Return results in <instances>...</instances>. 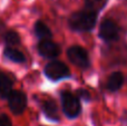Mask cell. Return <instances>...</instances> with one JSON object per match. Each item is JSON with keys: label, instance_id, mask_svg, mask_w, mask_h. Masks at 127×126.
Here are the masks:
<instances>
[{"label": "cell", "instance_id": "obj_1", "mask_svg": "<svg viewBox=\"0 0 127 126\" xmlns=\"http://www.w3.org/2000/svg\"><path fill=\"white\" fill-rule=\"evenodd\" d=\"M97 12L90 9H84L71 13L68 18V26L74 31H89L96 25Z\"/></svg>", "mask_w": 127, "mask_h": 126}, {"label": "cell", "instance_id": "obj_2", "mask_svg": "<svg viewBox=\"0 0 127 126\" xmlns=\"http://www.w3.org/2000/svg\"><path fill=\"white\" fill-rule=\"evenodd\" d=\"M60 103H62L63 113L70 120L78 117L79 114L81 113L80 100L70 92L64 91L60 93Z\"/></svg>", "mask_w": 127, "mask_h": 126}, {"label": "cell", "instance_id": "obj_3", "mask_svg": "<svg viewBox=\"0 0 127 126\" xmlns=\"http://www.w3.org/2000/svg\"><path fill=\"white\" fill-rule=\"evenodd\" d=\"M44 75L51 82H58L70 77V70L65 63L60 60H51L44 67Z\"/></svg>", "mask_w": 127, "mask_h": 126}, {"label": "cell", "instance_id": "obj_4", "mask_svg": "<svg viewBox=\"0 0 127 126\" xmlns=\"http://www.w3.org/2000/svg\"><path fill=\"white\" fill-rule=\"evenodd\" d=\"M7 99H8V107L12 114L22 115L25 113L27 105H28V99H27V95L24 92L13 89Z\"/></svg>", "mask_w": 127, "mask_h": 126}, {"label": "cell", "instance_id": "obj_5", "mask_svg": "<svg viewBox=\"0 0 127 126\" xmlns=\"http://www.w3.org/2000/svg\"><path fill=\"white\" fill-rule=\"evenodd\" d=\"M67 57L71 64H74L79 68H87L90 64L87 50L77 45L69 47L67 49Z\"/></svg>", "mask_w": 127, "mask_h": 126}, {"label": "cell", "instance_id": "obj_6", "mask_svg": "<svg viewBox=\"0 0 127 126\" xmlns=\"http://www.w3.org/2000/svg\"><path fill=\"white\" fill-rule=\"evenodd\" d=\"M37 51L41 57L48 59H55L62 53L59 45L51 39H40L37 44Z\"/></svg>", "mask_w": 127, "mask_h": 126}, {"label": "cell", "instance_id": "obj_7", "mask_svg": "<svg viewBox=\"0 0 127 126\" xmlns=\"http://www.w3.org/2000/svg\"><path fill=\"white\" fill-rule=\"evenodd\" d=\"M119 28L113 20L105 19L99 27V36L105 41H114L118 38Z\"/></svg>", "mask_w": 127, "mask_h": 126}, {"label": "cell", "instance_id": "obj_8", "mask_svg": "<svg viewBox=\"0 0 127 126\" xmlns=\"http://www.w3.org/2000/svg\"><path fill=\"white\" fill-rule=\"evenodd\" d=\"M40 108H41L44 116L48 121H51V122L55 123H58L60 121L59 109H58L57 103L54 99H51V98L44 99L41 102V104H40Z\"/></svg>", "mask_w": 127, "mask_h": 126}, {"label": "cell", "instance_id": "obj_9", "mask_svg": "<svg viewBox=\"0 0 127 126\" xmlns=\"http://www.w3.org/2000/svg\"><path fill=\"white\" fill-rule=\"evenodd\" d=\"M13 91V80L8 74L0 71V98L7 99Z\"/></svg>", "mask_w": 127, "mask_h": 126}, {"label": "cell", "instance_id": "obj_10", "mask_svg": "<svg viewBox=\"0 0 127 126\" xmlns=\"http://www.w3.org/2000/svg\"><path fill=\"white\" fill-rule=\"evenodd\" d=\"M2 55H3V57L6 59H8L11 63H15V64H24V63H26L25 54L12 46L4 47L3 51H2Z\"/></svg>", "mask_w": 127, "mask_h": 126}, {"label": "cell", "instance_id": "obj_11", "mask_svg": "<svg viewBox=\"0 0 127 126\" xmlns=\"http://www.w3.org/2000/svg\"><path fill=\"white\" fill-rule=\"evenodd\" d=\"M33 33L38 39H51L53 31L42 20H37L33 25Z\"/></svg>", "mask_w": 127, "mask_h": 126}, {"label": "cell", "instance_id": "obj_12", "mask_svg": "<svg viewBox=\"0 0 127 126\" xmlns=\"http://www.w3.org/2000/svg\"><path fill=\"white\" fill-rule=\"evenodd\" d=\"M124 82V77L123 74L119 73V71H116V73H113L112 75L109 76L107 82V89L110 92H116L118 91L122 87Z\"/></svg>", "mask_w": 127, "mask_h": 126}, {"label": "cell", "instance_id": "obj_13", "mask_svg": "<svg viewBox=\"0 0 127 126\" xmlns=\"http://www.w3.org/2000/svg\"><path fill=\"white\" fill-rule=\"evenodd\" d=\"M2 40L6 46H18L21 44L19 32L15 30H6L2 33Z\"/></svg>", "mask_w": 127, "mask_h": 126}, {"label": "cell", "instance_id": "obj_14", "mask_svg": "<svg viewBox=\"0 0 127 126\" xmlns=\"http://www.w3.org/2000/svg\"><path fill=\"white\" fill-rule=\"evenodd\" d=\"M85 3L87 9H90V10H94L97 12V10L100 9L106 3V0H85Z\"/></svg>", "mask_w": 127, "mask_h": 126}, {"label": "cell", "instance_id": "obj_15", "mask_svg": "<svg viewBox=\"0 0 127 126\" xmlns=\"http://www.w3.org/2000/svg\"><path fill=\"white\" fill-rule=\"evenodd\" d=\"M0 126H12V121L7 114H0Z\"/></svg>", "mask_w": 127, "mask_h": 126}, {"label": "cell", "instance_id": "obj_16", "mask_svg": "<svg viewBox=\"0 0 127 126\" xmlns=\"http://www.w3.org/2000/svg\"><path fill=\"white\" fill-rule=\"evenodd\" d=\"M77 94H78L79 98H81V99H84V100H89V98H90L89 93H88L87 91H85V89H78Z\"/></svg>", "mask_w": 127, "mask_h": 126}]
</instances>
